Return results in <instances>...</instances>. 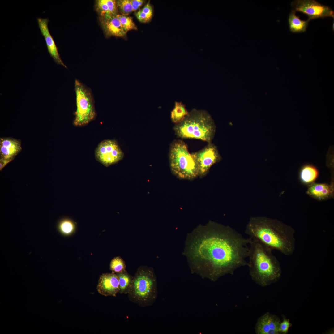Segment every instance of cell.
I'll use <instances>...</instances> for the list:
<instances>
[{
	"label": "cell",
	"mask_w": 334,
	"mask_h": 334,
	"mask_svg": "<svg viewBox=\"0 0 334 334\" xmlns=\"http://www.w3.org/2000/svg\"><path fill=\"white\" fill-rule=\"evenodd\" d=\"M74 86L76 110L73 124L76 126H84L96 117L94 98L90 89L79 80H75Z\"/></svg>",
	"instance_id": "7"
},
{
	"label": "cell",
	"mask_w": 334,
	"mask_h": 334,
	"mask_svg": "<svg viewBox=\"0 0 334 334\" xmlns=\"http://www.w3.org/2000/svg\"><path fill=\"white\" fill-rule=\"evenodd\" d=\"M333 187L326 183H314L308 188L307 193L319 199L328 198L333 194Z\"/></svg>",
	"instance_id": "16"
},
{
	"label": "cell",
	"mask_w": 334,
	"mask_h": 334,
	"mask_svg": "<svg viewBox=\"0 0 334 334\" xmlns=\"http://www.w3.org/2000/svg\"><path fill=\"white\" fill-rule=\"evenodd\" d=\"M281 322L276 315L269 312L265 313L258 319L255 325L256 334H279V328Z\"/></svg>",
	"instance_id": "11"
},
{
	"label": "cell",
	"mask_w": 334,
	"mask_h": 334,
	"mask_svg": "<svg viewBox=\"0 0 334 334\" xmlns=\"http://www.w3.org/2000/svg\"><path fill=\"white\" fill-rule=\"evenodd\" d=\"M117 275L119 280V293L121 294H128L132 287L133 278L125 271L118 273Z\"/></svg>",
	"instance_id": "21"
},
{
	"label": "cell",
	"mask_w": 334,
	"mask_h": 334,
	"mask_svg": "<svg viewBox=\"0 0 334 334\" xmlns=\"http://www.w3.org/2000/svg\"><path fill=\"white\" fill-rule=\"evenodd\" d=\"M157 285L153 272L141 270L133 278L131 289L128 294L129 300L142 307L152 305L157 296Z\"/></svg>",
	"instance_id": "6"
},
{
	"label": "cell",
	"mask_w": 334,
	"mask_h": 334,
	"mask_svg": "<svg viewBox=\"0 0 334 334\" xmlns=\"http://www.w3.org/2000/svg\"><path fill=\"white\" fill-rule=\"evenodd\" d=\"M21 149L19 140L10 138L0 139V158L13 160Z\"/></svg>",
	"instance_id": "15"
},
{
	"label": "cell",
	"mask_w": 334,
	"mask_h": 334,
	"mask_svg": "<svg viewBox=\"0 0 334 334\" xmlns=\"http://www.w3.org/2000/svg\"><path fill=\"white\" fill-rule=\"evenodd\" d=\"M251 239L229 226L210 221L187 236L184 253L191 264L206 270L208 276L216 280L248 266Z\"/></svg>",
	"instance_id": "1"
},
{
	"label": "cell",
	"mask_w": 334,
	"mask_h": 334,
	"mask_svg": "<svg viewBox=\"0 0 334 334\" xmlns=\"http://www.w3.org/2000/svg\"><path fill=\"white\" fill-rule=\"evenodd\" d=\"M169 156L171 172L178 178L192 180L199 176L197 164L184 142L180 139L173 141Z\"/></svg>",
	"instance_id": "5"
},
{
	"label": "cell",
	"mask_w": 334,
	"mask_h": 334,
	"mask_svg": "<svg viewBox=\"0 0 334 334\" xmlns=\"http://www.w3.org/2000/svg\"><path fill=\"white\" fill-rule=\"evenodd\" d=\"M98 292L105 296H116L119 292V280L114 273L103 274L101 276L97 286Z\"/></svg>",
	"instance_id": "12"
},
{
	"label": "cell",
	"mask_w": 334,
	"mask_h": 334,
	"mask_svg": "<svg viewBox=\"0 0 334 334\" xmlns=\"http://www.w3.org/2000/svg\"><path fill=\"white\" fill-rule=\"evenodd\" d=\"M12 160L10 159H6L3 158L0 159V170H1L2 169L6 166L8 163H9L10 161Z\"/></svg>",
	"instance_id": "30"
},
{
	"label": "cell",
	"mask_w": 334,
	"mask_h": 334,
	"mask_svg": "<svg viewBox=\"0 0 334 334\" xmlns=\"http://www.w3.org/2000/svg\"><path fill=\"white\" fill-rule=\"evenodd\" d=\"M110 269L113 272L119 273L125 271V263L123 260L118 257L113 258L110 263Z\"/></svg>",
	"instance_id": "25"
},
{
	"label": "cell",
	"mask_w": 334,
	"mask_h": 334,
	"mask_svg": "<svg viewBox=\"0 0 334 334\" xmlns=\"http://www.w3.org/2000/svg\"><path fill=\"white\" fill-rule=\"evenodd\" d=\"M295 231L291 226L276 219L263 216L250 218L245 233L272 250L286 256L292 255L295 248Z\"/></svg>",
	"instance_id": "2"
},
{
	"label": "cell",
	"mask_w": 334,
	"mask_h": 334,
	"mask_svg": "<svg viewBox=\"0 0 334 334\" xmlns=\"http://www.w3.org/2000/svg\"><path fill=\"white\" fill-rule=\"evenodd\" d=\"M295 12L292 10L289 15L288 23L290 30L293 32H304L306 31L310 20L309 19L306 21L301 20L296 15Z\"/></svg>",
	"instance_id": "19"
},
{
	"label": "cell",
	"mask_w": 334,
	"mask_h": 334,
	"mask_svg": "<svg viewBox=\"0 0 334 334\" xmlns=\"http://www.w3.org/2000/svg\"><path fill=\"white\" fill-rule=\"evenodd\" d=\"M58 228L60 232L65 235H68L72 233L75 229L73 222L71 220L64 219L59 222Z\"/></svg>",
	"instance_id": "23"
},
{
	"label": "cell",
	"mask_w": 334,
	"mask_h": 334,
	"mask_svg": "<svg viewBox=\"0 0 334 334\" xmlns=\"http://www.w3.org/2000/svg\"><path fill=\"white\" fill-rule=\"evenodd\" d=\"M216 126L210 115L203 110L193 109L180 122L175 124L173 130L177 137L182 139H195L211 143Z\"/></svg>",
	"instance_id": "4"
},
{
	"label": "cell",
	"mask_w": 334,
	"mask_h": 334,
	"mask_svg": "<svg viewBox=\"0 0 334 334\" xmlns=\"http://www.w3.org/2000/svg\"><path fill=\"white\" fill-rule=\"evenodd\" d=\"M292 326L289 320L283 317V320L281 322L279 328L280 333L286 334L288 333L289 328Z\"/></svg>",
	"instance_id": "26"
},
{
	"label": "cell",
	"mask_w": 334,
	"mask_h": 334,
	"mask_svg": "<svg viewBox=\"0 0 334 334\" xmlns=\"http://www.w3.org/2000/svg\"><path fill=\"white\" fill-rule=\"evenodd\" d=\"M191 154L197 164L200 177L205 176L211 166L221 158L216 147L211 143L202 150Z\"/></svg>",
	"instance_id": "10"
},
{
	"label": "cell",
	"mask_w": 334,
	"mask_h": 334,
	"mask_svg": "<svg viewBox=\"0 0 334 334\" xmlns=\"http://www.w3.org/2000/svg\"><path fill=\"white\" fill-rule=\"evenodd\" d=\"M116 16L119 19L123 30L126 33L129 31L137 29L131 17L128 15L119 14L117 15Z\"/></svg>",
	"instance_id": "22"
},
{
	"label": "cell",
	"mask_w": 334,
	"mask_h": 334,
	"mask_svg": "<svg viewBox=\"0 0 334 334\" xmlns=\"http://www.w3.org/2000/svg\"><path fill=\"white\" fill-rule=\"evenodd\" d=\"M141 10L151 19L153 15V9L149 2H148Z\"/></svg>",
	"instance_id": "28"
},
{
	"label": "cell",
	"mask_w": 334,
	"mask_h": 334,
	"mask_svg": "<svg viewBox=\"0 0 334 334\" xmlns=\"http://www.w3.org/2000/svg\"><path fill=\"white\" fill-rule=\"evenodd\" d=\"M116 15L100 17L101 26L106 36L108 37H123L126 35V33Z\"/></svg>",
	"instance_id": "14"
},
{
	"label": "cell",
	"mask_w": 334,
	"mask_h": 334,
	"mask_svg": "<svg viewBox=\"0 0 334 334\" xmlns=\"http://www.w3.org/2000/svg\"><path fill=\"white\" fill-rule=\"evenodd\" d=\"M249 245L248 266L252 279L263 287L277 281L281 277L282 270L272 250L252 238Z\"/></svg>",
	"instance_id": "3"
},
{
	"label": "cell",
	"mask_w": 334,
	"mask_h": 334,
	"mask_svg": "<svg viewBox=\"0 0 334 334\" xmlns=\"http://www.w3.org/2000/svg\"><path fill=\"white\" fill-rule=\"evenodd\" d=\"M37 20L41 32L45 38L48 50L50 56L53 58L56 63L61 65L67 68L66 66L64 64L60 57L57 48L49 31L48 27L49 19L38 18Z\"/></svg>",
	"instance_id": "13"
},
{
	"label": "cell",
	"mask_w": 334,
	"mask_h": 334,
	"mask_svg": "<svg viewBox=\"0 0 334 334\" xmlns=\"http://www.w3.org/2000/svg\"><path fill=\"white\" fill-rule=\"evenodd\" d=\"M136 17L138 20L142 23H147L150 21L151 19L142 10H140L135 13Z\"/></svg>",
	"instance_id": "27"
},
{
	"label": "cell",
	"mask_w": 334,
	"mask_h": 334,
	"mask_svg": "<svg viewBox=\"0 0 334 334\" xmlns=\"http://www.w3.org/2000/svg\"><path fill=\"white\" fill-rule=\"evenodd\" d=\"M116 2L118 11L121 14L128 15L133 11L130 0H119Z\"/></svg>",
	"instance_id": "24"
},
{
	"label": "cell",
	"mask_w": 334,
	"mask_h": 334,
	"mask_svg": "<svg viewBox=\"0 0 334 334\" xmlns=\"http://www.w3.org/2000/svg\"><path fill=\"white\" fill-rule=\"evenodd\" d=\"M132 7L133 11H135L139 8L144 3L145 1L143 0H130Z\"/></svg>",
	"instance_id": "29"
},
{
	"label": "cell",
	"mask_w": 334,
	"mask_h": 334,
	"mask_svg": "<svg viewBox=\"0 0 334 334\" xmlns=\"http://www.w3.org/2000/svg\"><path fill=\"white\" fill-rule=\"evenodd\" d=\"M319 174L317 168L314 165L307 164L303 165L300 169L299 176L301 180L304 183L313 182L318 177Z\"/></svg>",
	"instance_id": "18"
},
{
	"label": "cell",
	"mask_w": 334,
	"mask_h": 334,
	"mask_svg": "<svg viewBox=\"0 0 334 334\" xmlns=\"http://www.w3.org/2000/svg\"><path fill=\"white\" fill-rule=\"evenodd\" d=\"M95 156L98 161L108 166L122 160L124 154L116 141L107 139L99 144L95 150Z\"/></svg>",
	"instance_id": "8"
},
{
	"label": "cell",
	"mask_w": 334,
	"mask_h": 334,
	"mask_svg": "<svg viewBox=\"0 0 334 334\" xmlns=\"http://www.w3.org/2000/svg\"><path fill=\"white\" fill-rule=\"evenodd\" d=\"M96 8L100 17L118 14V10L115 0H97L96 4Z\"/></svg>",
	"instance_id": "17"
},
{
	"label": "cell",
	"mask_w": 334,
	"mask_h": 334,
	"mask_svg": "<svg viewBox=\"0 0 334 334\" xmlns=\"http://www.w3.org/2000/svg\"><path fill=\"white\" fill-rule=\"evenodd\" d=\"M188 113L184 104L181 102H176L171 113V120L175 124H178L182 121Z\"/></svg>",
	"instance_id": "20"
},
{
	"label": "cell",
	"mask_w": 334,
	"mask_h": 334,
	"mask_svg": "<svg viewBox=\"0 0 334 334\" xmlns=\"http://www.w3.org/2000/svg\"><path fill=\"white\" fill-rule=\"evenodd\" d=\"M293 10L306 14L311 19L321 18H334L333 11L329 7L314 0H297L291 4Z\"/></svg>",
	"instance_id": "9"
}]
</instances>
